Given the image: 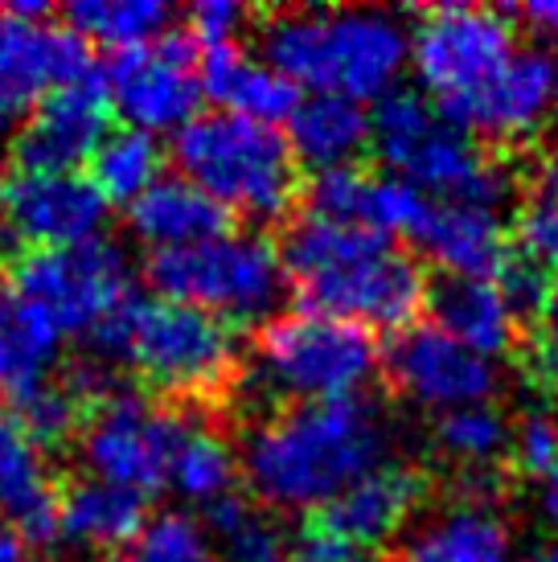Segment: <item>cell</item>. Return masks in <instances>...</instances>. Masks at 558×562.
Instances as JSON below:
<instances>
[{
	"label": "cell",
	"mask_w": 558,
	"mask_h": 562,
	"mask_svg": "<svg viewBox=\"0 0 558 562\" xmlns=\"http://www.w3.org/2000/svg\"><path fill=\"white\" fill-rule=\"evenodd\" d=\"M558 108V63L546 49H517L505 75L468 108L460 120L472 136L496 140H526L550 120Z\"/></svg>",
	"instance_id": "17"
},
{
	"label": "cell",
	"mask_w": 558,
	"mask_h": 562,
	"mask_svg": "<svg viewBox=\"0 0 558 562\" xmlns=\"http://www.w3.org/2000/svg\"><path fill=\"white\" fill-rule=\"evenodd\" d=\"M448 276L460 280H489L505 271L513 243L505 238L501 214L468 202H432V214L415 238Z\"/></svg>",
	"instance_id": "19"
},
{
	"label": "cell",
	"mask_w": 558,
	"mask_h": 562,
	"mask_svg": "<svg viewBox=\"0 0 558 562\" xmlns=\"http://www.w3.org/2000/svg\"><path fill=\"white\" fill-rule=\"evenodd\" d=\"M148 280L160 300L189 304L226 325H259L288 300V271L264 235L226 231L198 247L160 250L148 259Z\"/></svg>",
	"instance_id": "7"
},
{
	"label": "cell",
	"mask_w": 558,
	"mask_h": 562,
	"mask_svg": "<svg viewBox=\"0 0 558 562\" xmlns=\"http://www.w3.org/2000/svg\"><path fill=\"white\" fill-rule=\"evenodd\" d=\"M4 198H9V186H4V177H0V222H4ZM0 247H4V231H0Z\"/></svg>",
	"instance_id": "45"
},
{
	"label": "cell",
	"mask_w": 558,
	"mask_h": 562,
	"mask_svg": "<svg viewBox=\"0 0 558 562\" xmlns=\"http://www.w3.org/2000/svg\"><path fill=\"white\" fill-rule=\"evenodd\" d=\"M172 16L177 13L165 0H78L66 9L78 42H99L111 54H127L169 37Z\"/></svg>",
	"instance_id": "28"
},
{
	"label": "cell",
	"mask_w": 558,
	"mask_h": 562,
	"mask_svg": "<svg viewBox=\"0 0 558 562\" xmlns=\"http://www.w3.org/2000/svg\"><path fill=\"white\" fill-rule=\"evenodd\" d=\"M186 25H189L186 37L193 46L222 49V46H234V37L243 33L247 9L234 4V0H202V4H193L186 13Z\"/></svg>",
	"instance_id": "39"
},
{
	"label": "cell",
	"mask_w": 558,
	"mask_h": 562,
	"mask_svg": "<svg viewBox=\"0 0 558 562\" xmlns=\"http://www.w3.org/2000/svg\"><path fill=\"white\" fill-rule=\"evenodd\" d=\"M186 423L148 394L108 386L94 403H87V415L78 423V456L91 481L153 497L169 488V469Z\"/></svg>",
	"instance_id": "10"
},
{
	"label": "cell",
	"mask_w": 558,
	"mask_h": 562,
	"mask_svg": "<svg viewBox=\"0 0 558 562\" xmlns=\"http://www.w3.org/2000/svg\"><path fill=\"white\" fill-rule=\"evenodd\" d=\"M94 345L111 358H124L148 386L172 398H210L226 391L243 366L238 337L226 321L172 300L136 296Z\"/></svg>",
	"instance_id": "6"
},
{
	"label": "cell",
	"mask_w": 558,
	"mask_h": 562,
	"mask_svg": "<svg viewBox=\"0 0 558 562\" xmlns=\"http://www.w3.org/2000/svg\"><path fill=\"white\" fill-rule=\"evenodd\" d=\"M283 271L304 313L406 333L427 304V276L411 250L366 226L304 218L283 238Z\"/></svg>",
	"instance_id": "2"
},
{
	"label": "cell",
	"mask_w": 558,
	"mask_h": 562,
	"mask_svg": "<svg viewBox=\"0 0 558 562\" xmlns=\"http://www.w3.org/2000/svg\"><path fill=\"white\" fill-rule=\"evenodd\" d=\"M418 497H423V476L399 469V464H387V469L370 472L366 481H357L354 488H345L333 505H325L312 517H321L328 530H337L357 547L373 550L403 530L406 517L415 514Z\"/></svg>",
	"instance_id": "21"
},
{
	"label": "cell",
	"mask_w": 558,
	"mask_h": 562,
	"mask_svg": "<svg viewBox=\"0 0 558 562\" xmlns=\"http://www.w3.org/2000/svg\"><path fill=\"white\" fill-rule=\"evenodd\" d=\"M370 144L399 181L439 202H468L496 210L513 198V177L484 153L477 136L444 120L415 91H390L370 115Z\"/></svg>",
	"instance_id": "5"
},
{
	"label": "cell",
	"mask_w": 558,
	"mask_h": 562,
	"mask_svg": "<svg viewBox=\"0 0 558 562\" xmlns=\"http://www.w3.org/2000/svg\"><path fill=\"white\" fill-rule=\"evenodd\" d=\"M543 514L550 526H558V469L543 481Z\"/></svg>",
	"instance_id": "44"
},
{
	"label": "cell",
	"mask_w": 558,
	"mask_h": 562,
	"mask_svg": "<svg viewBox=\"0 0 558 562\" xmlns=\"http://www.w3.org/2000/svg\"><path fill=\"white\" fill-rule=\"evenodd\" d=\"M0 526L25 542H58V488L46 456L16 415L0 411Z\"/></svg>",
	"instance_id": "18"
},
{
	"label": "cell",
	"mask_w": 558,
	"mask_h": 562,
	"mask_svg": "<svg viewBox=\"0 0 558 562\" xmlns=\"http://www.w3.org/2000/svg\"><path fill=\"white\" fill-rule=\"evenodd\" d=\"M108 115V87L94 75L49 91L13 136L21 172H78V165H91L99 144L111 136Z\"/></svg>",
	"instance_id": "14"
},
{
	"label": "cell",
	"mask_w": 558,
	"mask_h": 562,
	"mask_svg": "<svg viewBox=\"0 0 558 562\" xmlns=\"http://www.w3.org/2000/svg\"><path fill=\"white\" fill-rule=\"evenodd\" d=\"M202 94L217 99L222 111L255 120V124H271L292 120V111L300 108V87L276 75L264 58H250L238 46L205 49L202 66Z\"/></svg>",
	"instance_id": "22"
},
{
	"label": "cell",
	"mask_w": 558,
	"mask_h": 562,
	"mask_svg": "<svg viewBox=\"0 0 558 562\" xmlns=\"http://www.w3.org/2000/svg\"><path fill=\"white\" fill-rule=\"evenodd\" d=\"M82 394L75 382H49L46 391L16 403V423L33 436L37 448H63L66 439L78 436V415H82Z\"/></svg>",
	"instance_id": "35"
},
{
	"label": "cell",
	"mask_w": 558,
	"mask_h": 562,
	"mask_svg": "<svg viewBox=\"0 0 558 562\" xmlns=\"http://www.w3.org/2000/svg\"><path fill=\"white\" fill-rule=\"evenodd\" d=\"M165 177V153L160 140L136 127L111 132L91 157V181L108 202L132 205Z\"/></svg>",
	"instance_id": "31"
},
{
	"label": "cell",
	"mask_w": 558,
	"mask_h": 562,
	"mask_svg": "<svg viewBox=\"0 0 558 562\" xmlns=\"http://www.w3.org/2000/svg\"><path fill=\"white\" fill-rule=\"evenodd\" d=\"M16 296L37 304L66 337L99 341L132 304L127 255L108 238L66 250H33L13 267Z\"/></svg>",
	"instance_id": "11"
},
{
	"label": "cell",
	"mask_w": 558,
	"mask_h": 562,
	"mask_svg": "<svg viewBox=\"0 0 558 562\" xmlns=\"http://www.w3.org/2000/svg\"><path fill=\"white\" fill-rule=\"evenodd\" d=\"M534 193H550L558 198V148H550L543 160H538V169H534Z\"/></svg>",
	"instance_id": "41"
},
{
	"label": "cell",
	"mask_w": 558,
	"mask_h": 562,
	"mask_svg": "<svg viewBox=\"0 0 558 562\" xmlns=\"http://www.w3.org/2000/svg\"><path fill=\"white\" fill-rule=\"evenodd\" d=\"M435 448L444 452V460L460 469V476H484L510 456L513 427L489 403L448 411L435 419Z\"/></svg>",
	"instance_id": "30"
},
{
	"label": "cell",
	"mask_w": 558,
	"mask_h": 562,
	"mask_svg": "<svg viewBox=\"0 0 558 562\" xmlns=\"http://www.w3.org/2000/svg\"><path fill=\"white\" fill-rule=\"evenodd\" d=\"M234 481H238V456H234L231 439L217 436L205 423H186V436L177 443L169 469V488L189 505H202L205 514L234 497Z\"/></svg>",
	"instance_id": "29"
},
{
	"label": "cell",
	"mask_w": 558,
	"mask_h": 562,
	"mask_svg": "<svg viewBox=\"0 0 558 562\" xmlns=\"http://www.w3.org/2000/svg\"><path fill=\"white\" fill-rule=\"evenodd\" d=\"M172 160L226 214L279 222L300 198V172L288 136L231 111L198 115L172 136Z\"/></svg>",
	"instance_id": "4"
},
{
	"label": "cell",
	"mask_w": 558,
	"mask_h": 562,
	"mask_svg": "<svg viewBox=\"0 0 558 562\" xmlns=\"http://www.w3.org/2000/svg\"><path fill=\"white\" fill-rule=\"evenodd\" d=\"M390 423L366 398L295 403L255 423L243 439L250 493L271 509H312L387 469Z\"/></svg>",
	"instance_id": "1"
},
{
	"label": "cell",
	"mask_w": 558,
	"mask_h": 562,
	"mask_svg": "<svg viewBox=\"0 0 558 562\" xmlns=\"http://www.w3.org/2000/svg\"><path fill=\"white\" fill-rule=\"evenodd\" d=\"M108 210L111 202L82 172H21L4 198L9 235L37 250H66L103 238Z\"/></svg>",
	"instance_id": "16"
},
{
	"label": "cell",
	"mask_w": 558,
	"mask_h": 562,
	"mask_svg": "<svg viewBox=\"0 0 558 562\" xmlns=\"http://www.w3.org/2000/svg\"><path fill=\"white\" fill-rule=\"evenodd\" d=\"M0 562H37V559H33L30 542H25L21 533L9 530V526H0Z\"/></svg>",
	"instance_id": "42"
},
{
	"label": "cell",
	"mask_w": 558,
	"mask_h": 562,
	"mask_svg": "<svg viewBox=\"0 0 558 562\" xmlns=\"http://www.w3.org/2000/svg\"><path fill=\"white\" fill-rule=\"evenodd\" d=\"M124 562H222L214 542L198 517L189 514H160L148 517L132 547L124 550Z\"/></svg>",
	"instance_id": "33"
},
{
	"label": "cell",
	"mask_w": 558,
	"mask_h": 562,
	"mask_svg": "<svg viewBox=\"0 0 558 562\" xmlns=\"http://www.w3.org/2000/svg\"><path fill=\"white\" fill-rule=\"evenodd\" d=\"M288 562H373V550L357 547L337 530H328L321 517H309L292 538Z\"/></svg>",
	"instance_id": "40"
},
{
	"label": "cell",
	"mask_w": 558,
	"mask_h": 562,
	"mask_svg": "<svg viewBox=\"0 0 558 562\" xmlns=\"http://www.w3.org/2000/svg\"><path fill=\"white\" fill-rule=\"evenodd\" d=\"M538 333H543L546 341H555V345H558V276H555V283H550V296H546L543 325H538Z\"/></svg>",
	"instance_id": "43"
},
{
	"label": "cell",
	"mask_w": 558,
	"mask_h": 562,
	"mask_svg": "<svg viewBox=\"0 0 558 562\" xmlns=\"http://www.w3.org/2000/svg\"><path fill=\"white\" fill-rule=\"evenodd\" d=\"M259 54L295 87L361 103L394 91L411 37L382 9H279L259 21Z\"/></svg>",
	"instance_id": "3"
},
{
	"label": "cell",
	"mask_w": 558,
	"mask_h": 562,
	"mask_svg": "<svg viewBox=\"0 0 558 562\" xmlns=\"http://www.w3.org/2000/svg\"><path fill=\"white\" fill-rule=\"evenodd\" d=\"M63 345L66 333L37 304L16 296L13 288H0V391L13 398V406L58 382L54 370Z\"/></svg>",
	"instance_id": "20"
},
{
	"label": "cell",
	"mask_w": 558,
	"mask_h": 562,
	"mask_svg": "<svg viewBox=\"0 0 558 562\" xmlns=\"http://www.w3.org/2000/svg\"><path fill=\"white\" fill-rule=\"evenodd\" d=\"M513 255H522V259H529L534 267L558 276V198L529 189L526 205L517 210Z\"/></svg>",
	"instance_id": "37"
},
{
	"label": "cell",
	"mask_w": 558,
	"mask_h": 562,
	"mask_svg": "<svg viewBox=\"0 0 558 562\" xmlns=\"http://www.w3.org/2000/svg\"><path fill=\"white\" fill-rule=\"evenodd\" d=\"M510 460L517 472L546 481L558 469V419L550 415H526L513 431Z\"/></svg>",
	"instance_id": "38"
},
{
	"label": "cell",
	"mask_w": 558,
	"mask_h": 562,
	"mask_svg": "<svg viewBox=\"0 0 558 562\" xmlns=\"http://www.w3.org/2000/svg\"><path fill=\"white\" fill-rule=\"evenodd\" d=\"M510 13L477 4H435L418 13L411 33V58L418 82L432 91L435 111L460 127L468 108L493 87L513 63Z\"/></svg>",
	"instance_id": "9"
},
{
	"label": "cell",
	"mask_w": 558,
	"mask_h": 562,
	"mask_svg": "<svg viewBox=\"0 0 558 562\" xmlns=\"http://www.w3.org/2000/svg\"><path fill=\"white\" fill-rule=\"evenodd\" d=\"M373 181L366 169L357 165H342V169H321L309 181V218L337 222V226H366L370 231V198Z\"/></svg>",
	"instance_id": "34"
},
{
	"label": "cell",
	"mask_w": 558,
	"mask_h": 562,
	"mask_svg": "<svg viewBox=\"0 0 558 562\" xmlns=\"http://www.w3.org/2000/svg\"><path fill=\"white\" fill-rule=\"evenodd\" d=\"M205 517H210L205 533H210L222 562H288L292 538L279 530L276 517L259 505H250L247 497L234 493Z\"/></svg>",
	"instance_id": "32"
},
{
	"label": "cell",
	"mask_w": 558,
	"mask_h": 562,
	"mask_svg": "<svg viewBox=\"0 0 558 562\" xmlns=\"http://www.w3.org/2000/svg\"><path fill=\"white\" fill-rule=\"evenodd\" d=\"M111 108L136 132H181L189 120H198L202 103V75L193 58V42L181 33H169L153 46L115 54L103 75Z\"/></svg>",
	"instance_id": "13"
},
{
	"label": "cell",
	"mask_w": 558,
	"mask_h": 562,
	"mask_svg": "<svg viewBox=\"0 0 558 562\" xmlns=\"http://www.w3.org/2000/svg\"><path fill=\"white\" fill-rule=\"evenodd\" d=\"M46 16V4L30 0L0 9V140L16 136V124L49 91L91 75L82 42Z\"/></svg>",
	"instance_id": "12"
},
{
	"label": "cell",
	"mask_w": 558,
	"mask_h": 562,
	"mask_svg": "<svg viewBox=\"0 0 558 562\" xmlns=\"http://www.w3.org/2000/svg\"><path fill=\"white\" fill-rule=\"evenodd\" d=\"M127 222L153 255L226 235V210L210 202L198 186H189L186 177H160L140 202L127 205Z\"/></svg>",
	"instance_id": "23"
},
{
	"label": "cell",
	"mask_w": 558,
	"mask_h": 562,
	"mask_svg": "<svg viewBox=\"0 0 558 562\" xmlns=\"http://www.w3.org/2000/svg\"><path fill=\"white\" fill-rule=\"evenodd\" d=\"M283 136L292 144L295 160L312 165L316 172L342 169L354 165L357 153L370 144V115L345 94H309L292 111Z\"/></svg>",
	"instance_id": "26"
},
{
	"label": "cell",
	"mask_w": 558,
	"mask_h": 562,
	"mask_svg": "<svg viewBox=\"0 0 558 562\" xmlns=\"http://www.w3.org/2000/svg\"><path fill=\"white\" fill-rule=\"evenodd\" d=\"M387 366L399 391L439 415L484 406L496 391L493 361L472 353L468 345H460L435 325H415L399 333L390 345Z\"/></svg>",
	"instance_id": "15"
},
{
	"label": "cell",
	"mask_w": 558,
	"mask_h": 562,
	"mask_svg": "<svg viewBox=\"0 0 558 562\" xmlns=\"http://www.w3.org/2000/svg\"><path fill=\"white\" fill-rule=\"evenodd\" d=\"M510 530L484 501H460L406 538V562H505Z\"/></svg>",
	"instance_id": "27"
},
{
	"label": "cell",
	"mask_w": 558,
	"mask_h": 562,
	"mask_svg": "<svg viewBox=\"0 0 558 562\" xmlns=\"http://www.w3.org/2000/svg\"><path fill=\"white\" fill-rule=\"evenodd\" d=\"M427 304H432V325L444 328L460 345H468L472 353L493 358V353L513 349L517 321H513L510 304H505L496 283L444 276L427 288Z\"/></svg>",
	"instance_id": "25"
},
{
	"label": "cell",
	"mask_w": 558,
	"mask_h": 562,
	"mask_svg": "<svg viewBox=\"0 0 558 562\" xmlns=\"http://www.w3.org/2000/svg\"><path fill=\"white\" fill-rule=\"evenodd\" d=\"M427 214H432V198L418 193L415 186H406L399 177L373 181L370 231H378V235H387V238H411V243H415Z\"/></svg>",
	"instance_id": "36"
},
{
	"label": "cell",
	"mask_w": 558,
	"mask_h": 562,
	"mask_svg": "<svg viewBox=\"0 0 558 562\" xmlns=\"http://www.w3.org/2000/svg\"><path fill=\"white\" fill-rule=\"evenodd\" d=\"M538 562H558V542H550V547L538 554Z\"/></svg>",
	"instance_id": "46"
},
{
	"label": "cell",
	"mask_w": 558,
	"mask_h": 562,
	"mask_svg": "<svg viewBox=\"0 0 558 562\" xmlns=\"http://www.w3.org/2000/svg\"><path fill=\"white\" fill-rule=\"evenodd\" d=\"M378 370V341L366 325L321 313L279 316L264 328L250 358V386L271 398L337 403L354 398Z\"/></svg>",
	"instance_id": "8"
},
{
	"label": "cell",
	"mask_w": 558,
	"mask_h": 562,
	"mask_svg": "<svg viewBox=\"0 0 558 562\" xmlns=\"http://www.w3.org/2000/svg\"><path fill=\"white\" fill-rule=\"evenodd\" d=\"M144 497L103 481H78L58 497V538L82 554L127 550L144 530Z\"/></svg>",
	"instance_id": "24"
}]
</instances>
